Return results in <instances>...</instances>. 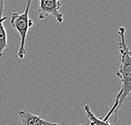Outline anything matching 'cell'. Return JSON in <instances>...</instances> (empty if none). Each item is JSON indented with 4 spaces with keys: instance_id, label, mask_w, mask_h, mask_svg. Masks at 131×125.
I'll return each instance as SVG.
<instances>
[{
    "instance_id": "1",
    "label": "cell",
    "mask_w": 131,
    "mask_h": 125,
    "mask_svg": "<svg viewBox=\"0 0 131 125\" xmlns=\"http://www.w3.org/2000/svg\"><path fill=\"white\" fill-rule=\"evenodd\" d=\"M124 33L125 29L123 27H120L118 29V34L120 36V42L118 43L119 46V52L121 54V62L118 71L116 72V76L120 79L121 82V88L117 97L113 103L111 108L109 112L107 113L106 117L103 118L104 121H108V118L111 116L113 112H114V122L117 119L118 111L121 105L126 99V97L129 95L131 90V58H130V51L129 50L127 44L124 39Z\"/></svg>"
},
{
    "instance_id": "2",
    "label": "cell",
    "mask_w": 131,
    "mask_h": 125,
    "mask_svg": "<svg viewBox=\"0 0 131 125\" xmlns=\"http://www.w3.org/2000/svg\"><path fill=\"white\" fill-rule=\"evenodd\" d=\"M31 0H28L26 2L25 9L22 14L14 13L11 15L10 24L14 29L19 32L20 35V44L19 48L17 51V55L19 59H24L25 56V40L27 36L28 31L30 27H32L34 23L29 18V11L30 8Z\"/></svg>"
},
{
    "instance_id": "3",
    "label": "cell",
    "mask_w": 131,
    "mask_h": 125,
    "mask_svg": "<svg viewBox=\"0 0 131 125\" xmlns=\"http://www.w3.org/2000/svg\"><path fill=\"white\" fill-rule=\"evenodd\" d=\"M61 6V2L56 0H40V7L38 8V18L40 19H44L47 16L52 15L57 22L62 23L63 15L59 12Z\"/></svg>"
},
{
    "instance_id": "4",
    "label": "cell",
    "mask_w": 131,
    "mask_h": 125,
    "mask_svg": "<svg viewBox=\"0 0 131 125\" xmlns=\"http://www.w3.org/2000/svg\"><path fill=\"white\" fill-rule=\"evenodd\" d=\"M18 116L19 118L21 125H61L59 123H50V122L44 120L39 116L30 113L25 110H19L18 112Z\"/></svg>"
},
{
    "instance_id": "5",
    "label": "cell",
    "mask_w": 131,
    "mask_h": 125,
    "mask_svg": "<svg viewBox=\"0 0 131 125\" xmlns=\"http://www.w3.org/2000/svg\"><path fill=\"white\" fill-rule=\"evenodd\" d=\"M7 19V17H4L0 19V57L2 56L4 50L7 48V33L4 25V21Z\"/></svg>"
},
{
    "instance_id": "6",
    "label": "cell",
    "mask_w": 131,
    "mask_h": 125,
    "mask_svg": "<svg viewBox=\"0 0 131 125\" xmlns=\"http://www.w3.org/2000/svg\"><path fill=\"white\" fill-rule=\"evenodd\" d=\"M84 110H85L86 114H87L88 118L89 119V121H90L91 125H111L108 121H104L99 118H97L96 116L93 113V112L91 111V109L89 108V107L88 105L84 106Z\"/></svg>"
},
{
    "instance_id": "7",
    "label": "cell",
    "mask_w": 131,
    "mask_h": 125,
    "mask_svg": "<svg viewBox=\"0 0 131 125\" xmlns=\"http://www.w3.org/2000/svg\"><path fill=\"white\" fill-rule=\"evenodd\" d=\"M4 1H0V19H3V14H4Z\"/></svg>"
}]
</instances>
